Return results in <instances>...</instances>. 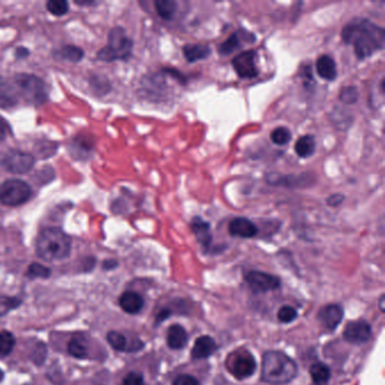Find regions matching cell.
<instances>
[{"label":"cell","instance_id":"cell-10","mask_svg":"<svg viewBox=\"0 0 385 385\" xmlns=\"http://www.w3.org/2000/svg\"><path fill=\"white\" fill-rule=\"evenodd\" d=\"M256 41V35L252 32L245 30V28H240L229 36V39L224 41L223 43H220L217 48V51L220 56L227 57L243 48L244 45L251 44Z\"/></svg>","mask_w":385,"mask_h":385},{"label":"cell","instance_id":"cell-5","mask_svg":"<svg viewBox=\"0 0 385 385\" xmlns=\"http://www.w3.org/2000/svg\"><path fill=\"white\" fill-rule=\"evenodd\" d=\"M15 83L21 102L28 106H42L48 99V90L44 81L31 74H16L13 77Z\"/></svg>","mask_w":385,"mask_h":385},{"label":"cell","instance_id":"cell-26","mask_svg":"<svg viewBox=\"0 0 385 385\" xmlns=\"http://www.w3.org/2000/svg\"><path fill=\"white\" fill-rule=\"evenodd\" d=\"M54 56L60 58L63 60L79 63L84 57V52L81 48L75 47V45H65V47L54 52Z\"/></svg>","mask_w":385,"mask_h":385},{"label":"cell","instance_id":"cell-34","mask_svg":"<svg viewBox=\"0 0 385 385\" xmlns=\"http://www.w3.org/2000/svg\"><path fill=\"white\" fill-rule=\"evenodd\" d=\"M19 305H21V301L18 298L0 295V316H5Z\"/></svg>","mask_w":385,"mask_h":385},{"label":"cell","instance_id":"cell-14","mask_svg":"<svg viewBox=\"0 0 385 385\" xmlns=\"http://www.w3.org/2000/svg\"><path fill=\"white\" fill-rule=\"evenodd\" d=\"M21 97L13 79L0 76V108L3 110L19 106Z\"/></svg>","mask_w":385,"mask_h":385},{"label":"cell","instance_id":"cell-29","mask_svg":"<svg viewBox=\"0 0 385 385\" xmlns=\"http://www.w3.org/2000/svg\"><path fill=\"white\" fill-rule=\"evenodd\" d=\"M72 147V156H77L79 155V158H84L85 155H90V151H92V142H88L86 139H75L72 140V144L70 145Z\"/></svg>","mask_w":385,"mask_h":385},{"label":"cell","instance_id":"cell-30","mask_svg":"<svg viewBox=\"0 0 385 385\" xmlns=\"http://www.w3.org/2000/svg\"><path fill=\"white\" fill-rule=\"evenodd\" d=\"M15 337L8 331L0 332V356L6 357L15 346Z\"/></svg>","mask_w":385,"mask_h":385},{"label":"cell","instance_id":"cell-39","mask_svg":"<svg viewBox=\"0 0 385 385\" xmlns=\"http://www.w3.org/2000/svg\"><path fill=\"white\" fill-rule=\"evenodd\" d=\"M343 200H345V197L341 193H334L332 196L328 197L327 199V204L328 206H331V207H338L343 204Z\"/></svg>","mask_w":385,"mask_h":385},{"label":"cell","instance_id":"cell-25","mask_svg":"<svg viewBox=\"0 0 385 385\" xmlns=\"http://www.w3.org/2000/svg\"><path fill=\"white\" fill-rule=\"evenodd\" d=\"M311 379L318 385H325L331 377V372L323 363H314L310 368Z\"/></svg>","mask_w":385,"mask_h":385},{"label":"cell","instance_id":"cell-15","mask_svg":"<svg viewBox=\"0 0 385 385\" xmlns=\"http://www.w3.org/2000/svg\"><path fill=\"white\" fill-rule=\"evenodd\" d=\"M318 319L322 323L325 328L334 331L338 325H341L343 319V306L338 304L325 305L320 310Z\"/></svg>","mask_w":385,"mask_h":385},{"label":"cell","instance_id":"cell-6","mask_svg":"<svg viewBox=\"0 0 385 385\" xmlns=\"http://www.w3.org/2000/svg\"><path fill=\"white\" fill-rule=\"evenodd\" d=\"M33 196V190L25 181L12 179L0 184V202L7 207L24 205Z\"/></svg>","mask_w":385,"mask_h":385},{"label":"cell","instance_id":"cell-31","mask_svg":"<svg viewBox=\"0 0 385 385\" xmlns=\"http://www.w3.org/2000/svg\"><path fill=\"white\" fill-rule=\"evenodd\" d=\"M108 341L111 345L112 348L119 352H129L128 341L124 334H119L117 331H111L108 334Z\"/></svg>","mask_w":385,"mask_h":385},{"label":"cell","instance_id":"cell-23","mask_svg":"<svg viewBox=\"0 0 385 385\" xmlns=\"http://www.w3.org/2000/svg\"><path fill=\"white\" fill-rule=\"evenodd\" d=\"M316 142L314 136H302L297 139L295 144V151L298 157L301 158H309L316 153Z\"/></svg>","mask_w":385,"mask_h":385},{"label":"cell","instance_id":"cell-18","mask_svg":"<svg viewBox=\"0 0 385 385\" xmlns=\"http://www.w3.org/2000/svg\"><path fill=\"white\" fill-rule=\"evenodd\" d=\"M217 350L216 341L211 336H202L197 339L191 350L193 359H206Z\"/></svg>","mask_w":385,"mask_h":385},{"label":"cell","instance_id":"cell-3","mask_svg":"<svg viewBox=\"0 0 385 385\" xmlns=\"http://www.w3.org/2000/svg\"><path fill=\"white\" fill-rule=\"evenodd\" d=\"M70 238L63 229L48 227L41 231L36 241V254L45 261H57L69 256Z\"/></svg>","mask_w":385,"mask_h":385},{"label":"cell","instance_id":"cell-24","mask_svg":"<svg viewBox=\"0 0 385 385\" xmlns=\"http://www.w3.org/2000/svg\"><path fill=\"white\" fill-rule=\"evenodd\" d=\"M154 6L156 9L157 15L164 21H171L178 9V3L173 0H156L154 3Z\"/></svg>","mask_w":385,"mask_h":385},{"label":"cell","instance_id":"cell-16","mask_svg":"<svg viewBox=\"0 0 385 385\" xmlns=\"http://www.w3.org/2000/svg\"><path fill=\"white\" fill-rule=\"evenodd\" d=\"M229 232L234 238H252L258 234L259 229L250 220L244 217H236L229 222Z\"/></svg>","mask_w":385,"mask_h":385},{"label":"cell","instance_id":"cell-40","mask_svg":"<svg viewBox=\"0 0 385 385\" xmlns=\"http://www.w3.org/2000/svg\"><path fill=\"white\" fill-rule=\"evenodd\" d=\"M8 135V124H6V121H3V119H0V142H1V140H5Z\"/></svg>","mask_w":385,"mask_h":385},{"label":"cell","instance_id":"cell-1","mask_svg":"<svg viewBox=\"0 0 385 385\" xmlns=\"http://www.w3.org/2000/svg\"><path fill=\"white\" fill-rule=\"evenodd\" d=\"M341 38L346 44L352 45L359 60L368 59L384 48V28L368 18L356 17L347 23L341 31Z\"/></svg>","mask_w":385,"mask_h":385},{"label":"cell","instance_id":"cell-21","mask_svg":"<svg viewBox=\"0 0 385 385\" xmlns=\"http://www.w3.org/2000/svg\"><path fill=\"white\" fill-rule=\"evenodd\" d=\"M120 306L124 312L129 314H137L144 307V298L138 293L126 292L121 295Z\"/></svg>","mask_w":385,"mask_h":385},{"label":"cell","instance_id":"cell-41","mask_svg":"<svg viewBox=\"0 0 385 385\" xmlns=\"http://www.w3.org/2000/svg\"><path fill=\"white\" fill-rule=\"evenodd\" d=\"M170 311L169 310H163L162 312H160V314H158V318H157V321L158 322H162V321H164V320L166 319V318H169L170 316Z\"/></svg>","mask_w":385,"mask_h":385},{"label":"cell","instance_id":"cell-42","mask_svg":"<svg viewBox=\"0 0 385 385\" xmlns=\"http://www.w3.org/2000/svg\"><path fill=\"white\" fill-rule=\"evenodd\" d=\"M28 56V50L25 48H19L17 49V51H16V57L17 58H25Z\"/></svg>","mask_w":385,"mask_h":385},{"label":"cell","instance_id":"cell-13","mask_svg":"<svg viewBox=\"0 0 385 385\" xmlns=\"http://www.w3.org/2000/svg\"><path fill=\"white\" fill-rule=\"evenodd\" d=\"M370 336H372V327L364 320L352 321V322L348 323L343 330L345 341L354 343V345L368 343Z\"/></svg>","mask_w":385,"mask_h":385},{"label":"cell","instance_id":"cell-37","mask_svg":"<svg viewBox=\"0 0 385 385\" xmlns=\"http://www.w3.org/2000/svg\"><path fill=\"white\" fill-rule=\"evenodd\" d=\"M122 385H146V383L142 374L131 372L124 377Z\"/></svg>","mask_w":385,"mask_h":385},{"label":"cell","instance_id":"cell-35","mask_svg":"<svg viewBox=\"0 0 385 385\" xmlns=\"http://www.w3.org/2000/svg\"><path fill=\"white\" fill-rule=\"evenodd\" d=\"M296 318H297V311L294 307L285 305L278 311V320L281 323H290Z\"/></svg>","mask_w":385,"mask_h":385},{"label":"cell","instance_id":"cell-22","mask_svg":"<svg viewBox=\"0 0 385 385\" xmlns=\"http://www.w3.org/2000/svg\"><path fill=\"white\" fill-rule=\"evenodd\" d=\"M182 51L188 63H197L207 59L211 56V49L206 44H186Z\"/></svg>","mask_w":385,"mask_h":385},{"label":"cell","instance_id":"cell-19","mask_svg":"<svg viewBox=\"0 0 385 385\" xmlns=\"http://www.w3.org/2000/svg\"><path fill=\"white\" fill-rule=\"evenodd\" d=\"M316 72L321 79L328 81H334L337 79V65H336L334 58L330 57L328 54L321 56L316 60Z\"/></svg>","mask_w":385,"mask_h":385},{"label":"cell","instance_id":"cell-17","mask_svg":"<svg viewBox=\"0 0 385 385\" xmlns=\"http://www.w3.org/2000/svg\"><path fill=\"white\" fill-rule=\"evenodd\" d=\"M190 229L196 236L197 241L202 244L205 249L211 247L213 242V233H211V224L207 220H202V217H193Z\"/></svg>","mask_w":385,"mask_h":385},{"label":"cell","instance_id":"cell-20","mask_svg":"<svg viewBox=\"0 0 385 385\" xmlns=\"http://www.w3.org/2000/svg\"><path fill=\"white\" fill-rule=\"evenodd\" d=\"M167 346L173 350H182L188 343V334L183 327L180 325H173L167 330L166 336Z\"/></svg>","mask_w":385,"mask_h":385},{"label":"cell","instance_id":"cell-36","mask_svg":"<svg viewBox=\"0 0 385 385\" xmlns=\"http://www.w3.org/2000/svg\"><path fill=\"white\" fill-rule=\"evenodd\" d=\"M28 275L31 277H42L47 278L50 276V269L45 268L42 265L39 263H32L28 268Z\"/></svg>","mask_w":385,"mask_h":385},{"label":"cell","instance_id":"cell-33","mask_svg":"<svg viewBox=\"0 0 385 385\" xmlns=\"http://www.w3.org/2000/svg\"><path fill=\"white\" fill-rule=\"evenodd\" d=\"M47 9L54 16H63L68 13L69 3L65 0H51L47 3Z\"/></svg>","mask_w":385,"mask_h":385},{"label":"cell","instance_id":"cell-9","mask_svg":"<svg viewBox=\"0 0 385 385\" xmlns=\"http://www.w3.org/2000/svg\"><path fill=\"white\" fill-rule=\"evenodd\" d=\"M256 58V52L254 50H247L233 58L232 66L240 79H252L259 75Z\"/></svg>","mask_w":385,"mask_h":385},{"label":"cell","instance_id":"cell-4","mask_svg":"<svg viewBox=\"0 0 385 385\" xmlns=\"http://www.w3.org/2000/svg\"><path fill=\"white\" fill-rule=\"evenodd\" d=\"M133 42L122 27H113L108 36V44L97 52V59L106 63L128 60L133 54Z\"/></svg>","mask_w":385,"mask_h":385},{"label":"cell","instance_id":"cell-7","mask_svg":"<svg viewBox=\"0 0 385 385\" xmlns=\"http://www.w3.org/2000/svg\"><path fill=\"white\" fill-rule=\"evenodd\" d=\"M0 164L6 171L14 174H25L33 169L35 158L33 155L18 151V149H8L0 153Z\"/></svg>","mask_w":385,"mask_h":385},{"label":"cell","instance_id":"cell-12","mask_svg":"<svg viewBox=\"0 0 385 385\" xmlns=\"http://www.w3.org/2000/svg\"><path fill=\"white\" fill-rule=\"evenodd\" d=\"M267 182L272 184V186H278V187L292 188V189H297V188H307L312 186L313 183V175L311 173H305V174H290L283 175L269 174L267 177Z\"/></svg>","mask_w":385,"mask_h":385},{"label":"cell","instance_id":"cell-32","mask_svg":"<svg viewBox=\"0 0 385 385\" xmlns=\"http://www.w3.org/2000/svg\"><path fill=\"white\" fill-rule=\"evenodd\" d=\"M359 90L355 86H346L341 90L339 93V99L345 104H355L359 101Z\"/></svg>","mask_w":385,"mask_h":385},{"label":"cell","instance_id":"cell-8","mask_svg":"<svg viewBox=\"0 0 385 385\" xmlns=\"http://www.w3.org/2000/svg\"><path fill=\"white\" fill-rule=\"evenodd\" d=\"M226 365L233 377L238 379H245L252 377L256 370V359L247 350H238L229 355Z\"/></svg>","mask_w":385,"mask_h":385},{"label":"cell","instance_id":"cell-38","mask_svg":"<svg viewBox=\"0 0 385 385\" xmlns=\"http://www.w3.org/2000/svg\"><path fill=\"white\" fill-rule=\"evenodd\" d=\"M173 385H200V383L196 377L187 375V374H182L174 379Z\"/></svg>","mask_w":385,"mask_h":385},{"label":"cell","instance_id":"cell-28","mask_svg":"<svg viewBox=\"0 0 385 385\" xmlns=\"http://www.w3.org/2000/svg\"><path fill=\"white\" fill-rule=\"evenodd\" d=\"M271 142L278 146H285L292 140V133L286 126H278L270 133Z\"/></svg>","mask_w":385,"mask_h":385},{"label":"cell","instance_id":"cell-43","mask_svg":"<svg viewBox=\"0 0 385 385\" xmlns=\"http://www.w3.org/2000/svg\"><path fill=\"white\" fill-rule=\"evenodd\" d=\"M104 265H106V268H112L111 265H113V268H115V265H117V262L115 261H106V263H104Z\"/></svg>","mask_w":385,"mask_h":385},{"label":"cell","instance_id":"cell-27","mask_svg":"<svg viewBox=\"0 0 385 385\" xmlns=\"http://www.w3.org/2000/svg\"><path fill=\"white\" fill-rule=\"evenodd\" d=\"M68 352H69L70 355L74 356L76 359H86L88 355V343L84 339L74 338L68 345Z\"/></svg>","mask_w":385,"mask_h":385},{"label":"cell","instance_id":"cell-2","mask_svg":"<svg viewBox=\"0 0 385 385\" xmlns=\"http://www.w3.org/2000/svg\"><path fill=\"white\" fill-rule=\"evenodd\" d=\"M297 375L295 361L283 352L271 350L262 357L261 379L272 385H284L292 382Z\"/></svg>","mask_w":385,"mask_h":385},{"label":"cell","instance_id":"cell-11","mask_svg":"<svg viewBox=\"0 0 385 385\" xmlns=\"http://www.w3.org/2000/svg\"><path fill=\"white\" fill-rule=\"evenodd\" d=\"M245 281L256 293L271 292L280 286L279 278L262 271H249L245 274Z\"/></svg>","mask_w":385,"mask_h":385}]
</instances>
